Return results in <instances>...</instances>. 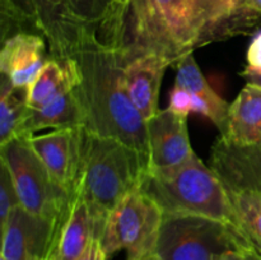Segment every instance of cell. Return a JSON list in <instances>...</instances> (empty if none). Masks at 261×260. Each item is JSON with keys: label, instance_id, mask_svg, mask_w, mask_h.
Here are the masks:
<instances>
[{"label": "cell", "instance_id": "obj_1", "mask_svg": "<svg viewBox=\"0 0 261 260\" xmlns=\"http://www.w3.org/2000/svg\"><path fill=\"white\" fill-rule=\"evenodd\" d=\"M98 28L121 63L155 56L172 65L203 46L256 33L261 12L249 0H129L111 5Z\"/></svg>", "mask_w": 261, "mask_h": 260}, {"label": "cell", "instance_id": "obj_2", "mask_svg": "<svg viewBox=\"0 0 261 260\" xmlns=\"http://www.w3.org/2000/svg\"><path fill=\"white\" fill-rule=\"evenodd\" d=\"M74 59L78 64L76 91L86 115V132L120 140L149 160L147 121L125 89L117 51L99 38L98 30H93Z\"/></svg>", "mask_w": 261, "mask_h": 260}, {"label": "cell", "instance_id": "obj_3", "mask_svg": "<svg viewBox=\"0 0 261 260\" xmlns=\"http://www.w3.org/2000/svg\"><path fill=\"white\" fill-rule=\"evenodd\" d=\"M148 168V157L134 148L120 140L86 132L76 188L102 229L110 212L124 196L139 188Z\"/></svg>", "mask_w": 261, "mask_h": 260}, {"label": "cell", "instance_id": "obj_4", "mask_svg": "<svg viewBox=\"0 0 261 260\" xmlns=\"http://www.w3.org/2000/svg\"><path fill=\"white\" fill-rule=\"evenodd\" d=\"M139 189L163 213L211 217L245 232L224 183L196 154L178 167L148 170Z\"/></svg>", "mask_w": 261, "mask_h": 260}, {"label": "cell", "instance_id": "obj_5", "mask_svg": "<svg viewBox=\"0 0 261 260\" xmlns=\"http://www.w3.org/2000/svg\"><path fill=\"white\" fill-rule=\"evenodd\" d=\"M2 42L15 28L32 27L48 45L51 58L74 59L89 32L98 30L84 22L71 0H0Z\"/></svg>", "mask_w": 261, "mask_h": 260}, {"label": "cell", "instance_id": "obj_6", "mask_svg": "<svg viewBox=\"0 0 261 260\" xmlns=\"http://www.w3.org/2000/svg\"><path fill=\"white\" fill-rule=\"evenodd\" d=\"M241 249L255 247L232 224L199 214L163 213L155 246L161 260H216Z\"/></svg>", "mask_w": 261, "mask_h": 260}, {"label": "cell", "instance_id": "obj_7", "mask_svg": "<svg viewBox=\"0 0 261 260\" xmlns=\"http://www.w3.org/2000/svg\"><path fill=\"white\" fill-rule=\"evenodd\" d=\"M0 161L9 170L20 206L63 223L73 193L56 183L31 145L30 138L18 137L0 145Z\"/></svg>", "mask_w": 261, "mask_h": 260}, {"label": "cell", "instance_id": "obj_8", "mask_svg": "<svg viewBox=\"0 0 261 260\" xmlns=\"http://www.w3.org/2000/svg\"><path fill=\"white\" fill-rule=\"evenodd\" d=\"M163 212L139 188L127 194L110 212L101 236L107 257L120 250L126 260H138L155 251Z\"/></svg>", "mask_w": 261, "mask_h": 260}, {"label": "cell", "instance_id": "obj_9", "mask_svg": "<svg viewBox=\"0 0 261 260\" xmlns=\"http://www.w3.org/2000/svg\"><path fill=\"white\" fill-rule=\"evenodd\" d=\"M61 222L30 213L17 206L2 224L4 260H47L53 256Z\"/></svg>", "mask_w": 261, "mask_h": 260}, {"label": "cell", "instance_id": "obj_10", "mask_svg": "<svg viewBox=\"0 0 261 260\" xmlns=\"http://www.w3.org/2000/svg\"><path fill=\"white\" fill-rule=\"evenodd\" d=\"M84 135V127H71L30 138L31 145L48 172L69 193L75 190L81 177Z\"/></svg>", "mask_w": 261, "mask_h": 260}, {"label": "cell", "instance_id": "obj_11", "mask_svg": "<svg viewBox=\"0 0 261 260\" xmlns=\"http://www.w3.org/2000/svg\"><path fill=\"white\" fill-rule=\"evenodd\" d=\"M150 171L178 167L196 154L190 144L188 116L160 110L147 121Z\"/></svg>", "mask_w": 261, "mask_h": 260}, {"label": "cell", "instance_id": "obj_12", "mask_svg": "<svg viewBox=\"0 0 261 260\" xmlns=\"http://www.w3.org/2000/svg\"><path fill=\"white\" fill-rule=\"evenodd\" d=\"M50 58L46 40L35 32L22 31L2 42L0 73L19 88H30Z\"/></svg>", "mask_w": 261, "mask_h": 260}, {"label": "cell", "instance_id": "obj_13", "mask_svg": "<svg viewBox=\"0 0 261 260\" xmlns=\"http://www.w3.org/2000/svg\"><path fill=\"white\" fill-rule=\"evenodd\" d=\"M102 227L97 223L83 194L75 188L54 247L55 260H78L92 240H101Z\"/></svg>", "mask_w": 261, "mask_h": 260}, {"label": "cell", "instance_id": "obj_14", "mask_svg": "<svg viewBox=\"0 0 261 260\" xmlns=\"http://www.w3.org/2000/svg\"><path fill=\"white\" fill-rule=\"evenodd\" d=\"M211 167L226 184L261 191V145L241 147L219 137L212 147Z\"/></svg>", "mask_w": 261, "mask_h": 260}, {"label": "cell", "instance_id": "obj_15", "mask_svg": "<svg viewBox=\"0 0 261 260\" xmlns=\"http://www.w3.org/2000/svg\"><path fill=\"white\" fill-rule=\"evenodd\" d=\"M121 64L125 89L138 111L148 121L160 111L161 84L170 65L155 56H140Z\"/></svg>", "mask_w": 261, "mask_h": 260}, {"label": "cell", "instance_id": "obj_16", "mask_svg": "<svg viewBox=\"0 0 261 260\" xmlns=\"http://www.w3.org/2000/svg\"><path fill=\"white\" fill-rule=\"evenodd\" d=\"M84 125L86 115L83 105L78 91L74 88L40 109L28 110L19 127L18 137L31 138L38 130L71 129L84 127Z\"/></svg>", "mask_w": 261, "mask_h": 260}, {"label": "cell", "instance_id": "obj_17", "mask_svg": "<svg viewBox=\"0 0 261 260\" xmlns=\"http://www.w3.org/2000/svg\"><path fill=\"white\" fill-rule=\"evenodd\" d=\"M226 142L241 147L261 145V88L246 83L229 105Z\"/></svg>", "mask_w": 261, "mask_h": 260}, {"label": "cell", "instance_id": "obj_18", "mask_svg": "<svg viewBox=\"0 0 261 260\" xmlns=\"http://www.w3.org/2000/svg\"><path fill=\"white\" fill-rule=\"evenodd\" d=\"M79 70L75 59L61 61L51 58L28 88V107L40 109L61 94L76 88Z\"/></svg>", "mask_w": 261, "mask_h": 260}, {"label": "cell", "instance_id": "obj_19", "mask_svg": "<svg viewBox=\"0 0 261 260\" xmlns=\"http://www.w3.org/2000/svg\"><path fill=\"white\" fill-rule=\"evenodd\" d=\"M28 88L14 87L2 75L0 84V145L18 137L19 127L27 115Z\"/></svg>", "mask_w": 261, "mask_h": 260}, {"label": "cell", "instance_id": "obj_20", "mask_svg": "<svg viewBox=\"0 0 261 260\" xmlns=\"http://www.w3.org/2000/svg\"><path fill=\"white\" fill-rule=\"evenodd\" d=\"M224 185L245 233L261 254V191L226 183Z\"/></svg>", "mask_w": 261, "mask_h": 260}, {"label": "cell", "instance_id": "obj_21", "mask_svg": "<svg viewBox=\"0 0 261 260\" xmlns=\"http://www.w3.org/2000/svg\"><path fill=\"white\" fill-rule=\"evenodd\" d=\"M176 65H177V74H176L175 86L209 101H218L222 98L203 75L194 58V54L186 55Z\"/></svg>", "mask_w": 261, "mask_h": 260}, {"label": "cell", "instance_id": "obj_22", "mask_svg": "<svg viewBox=\"0 0 261 260\" xmlns=\"http://www.w3.org/2000/svg\"><path fill=\"white\" fill-rule=\"evenodd\" d=\"M19 205V196L9 170L0 161V226L7 222L10 213Z\"/></svg>", "mask_w": 261, "mask_h": 260}, {"label": "cell", "instance_id": "obj_23", "mask_svg": "<svg viewBox=\"0 0 261 260\" xmlns=\"http://www.w3.org/2000/svg\"><path fill=\"white\" fill-rule=\"evenodd\" d=\"M76 14L86 23L98 28L109 14L110 0H71Z\"/></svg>", "mask_w": 261, "mask_h": 260}, {"label": "cell", "instance_id": "obj_24", "mask_svg": "<svg viewBox=\"0 0 261 260\" xmlns=\"http://www.w3.org/2000/svg\"><path fill=\"white\" fill-rule=\"evenodd\" d=\"M167 109L177 115L189 116L193 110V96L186 89L173 86L170 92V101H168Z\"/></svg>", "mask_w": 261, "mask_h": 260}, {"label": "cell", "instance_id": "obj_25", "mask_svg": "<svg viewBox=\"0 0 261 260\" xmlns=\"http://www.w3.org/2000/svg\"><path fill=\"white\" fill-rule=\"evenodd\" d=\"M247 68L261 71V30L254 33L246 54Z\"/></svg>", "mask_w": 261, "mask_h": 260}, {"label": "cell", "instance_id": "obj_26", "mask_svg": "<svg viewBox=\"0 0 261 260\" xmlns=\"http://www.w3.org/2000/svg\"><path fill=\"white\" fill-rule=\"evenodd\" d=\"M216 260H261V254L255 249L233 250L224 252Z\"/></svg>", "mask_w": 261, "mask_h": 260}, {"label": "cell", "instance_id": "obj_27", "mask_svg": "<svg viewBox=\"0 0 261 260\" xmlns=\"http://www.w3.org/2000/svg\"><path fill=\"white\" fill-rule=\"evenodd\" d=\"M106 252H105L103 247H102L101 241L98 239L92 240L91 244L88 245L86 251L82 254V256L78 260H107Z\"/></svg>", "mask_w": 261, "mask_h": 260}, {"label": "cell", "instance_id": "obj_28", "mask_svg": "<svg viewBox=\"0 0 261 260\" xmlns=\"http://www.w3.org/2000/svg\"><path fill=\"white\" fill-rule=\"evenodd\" d=\"M240 76H242L246 81V83L252 84V86H257L261 88V71L252 70V69L246 66L244 70L240 71Z\"/></svg>", "mask_w": 261, "mask_h": 260}, {"label": "cell", "instance_id": "obj_29", "mask_svg": "<svg viewBox=\"0 0 261 260\" xmlns=\"http://www.w3.org/2000/svg\"><path fill=\"white\" fill-rule=\"evenodd\" d=\"M138 260H161L160 256L157 255V252H149V254H145L144 256L139 257Z\"/></svg>", "mask_w": 261, "mask_h": 260}, {"label": "cell", "instance_id": "obj_30", "mask_svg": "<svg viewBox=\"0 0 261 260\" xmlns=\"http://www.w3.org/2000/svg\"><path fill=\"white\" fill-rule=\"evenodd\" d=\"M111 2L112 7H122V5L126 4L129 0H110Z\"/></svg>", "mask_w": 261, "mask_h": 260}, {"label": "cell", "instance_id": "obj_31", "mask_svg": "<svg viewBox=\"0 0 261 260\" xmlns=\"http://www.w3.org/2000/svg\"><path fill=\"white\" fill-rule=\"evenodd\" d=\"M249 2L252 8H255V9L261 12V0H249Z\"/></svg>", "mask_w": 261, "mask_h": 260}, {"label": "cell", "instance_id": "obj_32", "mask_svg": "<svg viewBox=\"0 0 261 260\" xmlns=\"http://www.w3.org/2000/svg\"><path fill=\"white\" fill-rule=\"evenodd\" d=\"M47 260H55V259H54V257L53 256H51V257H48V259Z\"/></svg>", "mask_w": 261, "mask_h": 260}, {"label": "cell", "instance_id": "obj_33", "mask_svg": "<svg viewBox=\"0 0 261 260\" xmlns=\"http://www.w3.org/2000/svg\"><path fill=\"white\" fill-rule=\"evenodd\" d=\"M0 260H4V259H2V257H0Z\"/></svg>", "mask_w": 261, "mask_h": 260}]
</instances>
